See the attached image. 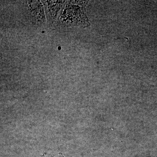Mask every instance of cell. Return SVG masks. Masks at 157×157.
Returning <instances> with one entry per match:
<instances>
[{
    "label": "cell",
    "instance_id": "6da1fadb",
    "mask_svg": "<svg viewBox=\"0 0 157 157\" xmlns=\"http://www.w3.org/2000/svg\"><path fill=\"white\" fill-rule=\"evenodd\" d=\"M87 2L70 1L61 15V23L65 25H89L85 7Z\"/></svg>",
    "mask_w": 157,
    "mask_h": 157
},
{
    "label": "cell",
    "instance_id": "7a4b0ae2",
    "mask_svg": "<svg viewBox=\"0 0 157 157\" xmlns=\"http://www.w3.org/2000/svg\"><path fill=\"white\" fill-rule=\"evenodd\" d=\"M45 2L48 20L50 22H53L56 18L58 12L61 9L65 2L61 1Z\"/></svg>",
    "mask_w": 157,
    "mask_h": 157
},
{
    "label": "cell",
    "instance_id": "3957f363",
    "mask_svg": "<svg viewBox=\"0 0 157 157\" xmlns=\"http://www.w3.org/2000/svg\"><path fill=\"white\" fill-rule=\"evenodd\" d=\"M30 2V11L33 19L38 22H41L44 18L43 6L39 1H31Z\"/></svg>",
    "mask_w": 157,
    "mask_h": 157
},
{
    "label": "cell",
    "instance_id": "277c9868",
    "mask_svg": "<svg viewBox=\"0 0 157 157\" xmlns=\"http://www.w3.org/2000/svg\"><path fill=\"white\" fill-rule=\"evenodd\" d=\"M41 157H64L62 154L59 153L57 154L56 155L53 154H48L45 153L42 155Z\"/></svg>",
    "mask_w": 157,
    "mask_h": 157
}]
</instances>
